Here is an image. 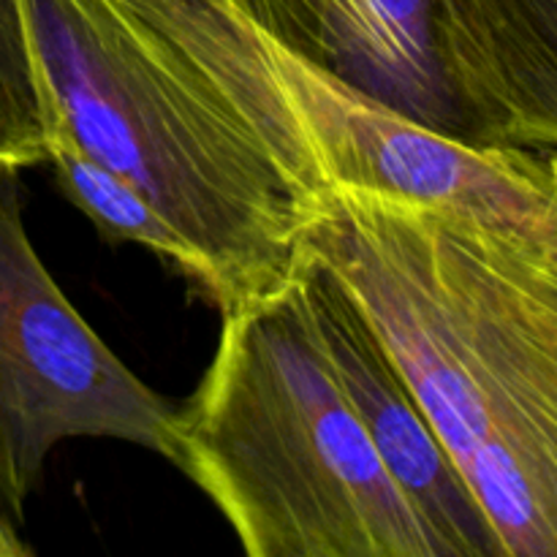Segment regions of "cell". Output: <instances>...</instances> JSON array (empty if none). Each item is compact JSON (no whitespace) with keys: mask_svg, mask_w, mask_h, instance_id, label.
<instances>
[{"mask_svg":"<svg viewBox=\"0 0 557 557\" xmlns=\"http://www.w3.org/2000/svg\"><path fill=\"white\" fill-rule=\"evenodd\" d=\"M47 141L128 180L221 313L308 264L337 188L277 41L232 0H20Z\"/></svg>","mask_w":557,"mask_h":557,"instance_id":"obj_1","label":"cell"},{"mask_svg":"<svg viewBox=\"0 0 557 557\" xmlns=\"http://www.w3.org/2000/svg\"><path fill=\"white\" fill-rule=\"evenodd\" d=\"M308 259L389 348L500 557H557V245L337 185Z\"/></svg>","mask_w":557,"mask_h":557,"instance_id":"obj_2","label":"cell"},{"mask_svg":"<svg viewBox=\"0 0 557 557\" xmlns=\"http://www.w3.org/2000/svg\"><path fill=\"white\" fill-rule=\"evenodd\" d=\"M221 315L215 357L177 408V471L215 504L243 553L444 557L354 413L305 270Z\"/></svg>","mask_w":557,"mask_h":557,"instance_id":"obj_3","label":"cell"},{"mask_svg":"<svg viewBox=\"0 0 557 557\" xmlns=\"http://www.w3.org/2000/svg\"><path fill=\"white\" fill-rule=\"evenodd\" d=\"M69 438L141 446L177 468V408L125 368L44 267L20 169H0V511L22 522Z\"/></svg>","mask_w":557,"mask_h":557,"instance_id":"obj_4","label":"cell"},{"mask_svg":"<svg viewBox=\"0 0 557 557\" xmlns=\"http://www.w3.org/2000/svg\"><path fill=\"white\" fill-rule=\"evenodd\" d=\"M310 308L341 386L444 557H500L493 528L441 444L422 403L351 294L315 261L305 267Z\"/></svg>","mask_w":557,"mask_h":557,"instance_id":"obj_5","label":"cell"},{"mask_svg":"<svg viewBox=\"0 0 557 557\" xmlns=\"http://www.w3.org/2000/svg\"><path fill=\"white\" fill-rule=\"evenodd\" d=\"M428 22L460 136L557 150V0H430Z\"/></svg>","mask_w":557,"mask_h":557,"instance_id":"obj_6","label":"cell"},{"mask_svg":"<svg viewBox=\"0 0 557 557\" xmlns=\"http://www.w3.org/2000/svg\"><path fill=\"white\" fill-rule=\"evenodd\" d=\"M253 25L310 63L417 117L428 90L373 0H232Z\"/></svg>","mask_w":557,"mask_h":557,"instance_id":"obj_7","label":"cell"},{"mask_svg":"<svg viewBox=\"0 0 557 557\" xmlns=\"http://www.w3.org/2000/svg\"><path fill=\"white\" fill-rule=\"evenodd\" d=\"M47 163L65 199L79 207L103 237L112 243L145 245L174 270L199 283V261L190 245L128 180L92 161L65 136H52L47 141Z\"/></svg>","mask_w":557,"mask_h":557,"instance_id":"obj_8","label":"cell"},{"mask_svg":"<svg viewBox=\"0 0 557 557\" xmlns=\"http://www.w3.org/2000/svg\"><path fill=\"white\" fill-rule=\"evenodd\" d=\"M47 163V112L20 0H0V169Z\"/></svg>","mask_w":557,"mask_h":557,"instance_id":"obj_9","label":"cell"},{"mask_svg":"<svg viewBox=\"0 0 557 557\" xmlns=\"http://www.w3.org/2000/svg\"><path fill=\"white\" fill-rule=\"evenodd\" d=\"M33 549L16 533L14 520L0 511V557H30Z\"/></svg>","mask_w":557,"mask_h":557,"instance_id":"obj_10","label":"cell"},{"mask_svg":"<svg viewBox=\"0 0 557 557\" xmlns=\"http://www.w3.org/2000/svg\"><path fill=\"white\" fill-rule=\"evenodd\" d=\"M544 152H547L549 180H553V190H555V201H557V150H544Z\"/></svg>","mask_w":557,"mask_h":557,"instance_id":"obj_11","label":"cell"}]
</instances>
